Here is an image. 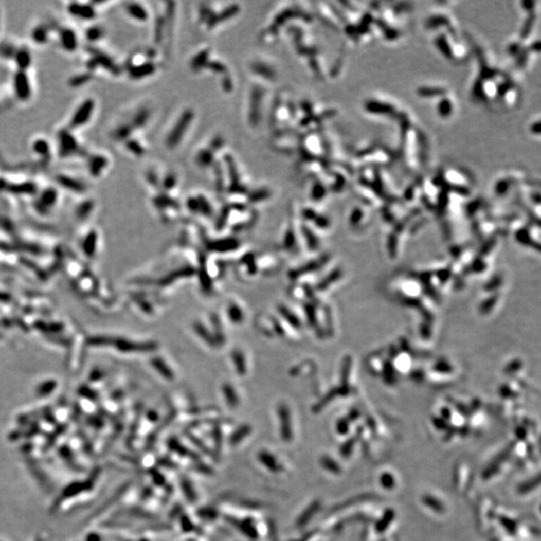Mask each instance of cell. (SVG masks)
<instances>
[{"instance_id": "cell-1", "label": "cell", "mask_w": 541, "mask_h": 541, "mask_svg": "<svg viewBox=\"0 0 541 541\" xmlns=\"http://www.w3.org/2000/svg\"><path fill=\"white\" fill-rule=\"evenodd\" d=\"M241 10L242 7L236 2L221 3V9L217 7V3H202L197 8L195 17L201 28L210 32L237 19Z\"/></svg>"}, {"instance_id": "cell-2", "label": "cell", "mask_w": 541, "mask_h": 541, "mask_svg": "<svg viewBox=\"0 0 541 541\" xmlns=\"http://www.w3.org/2000/svg\"><path fill=\"white\" fill-rule=\"evenodd\" d=\"M195 119L196 113L193 107L187 106L182 109L168 125L163 138L164 146L170 151L182 148L193 130Z\"/></svg>"}, {"instance_id": "cell-3", "label": "cell", "mask_w": 541, "mask_h": 541, "mask_svg": "<svg viewBox=\"0 0 541 541\" xmlns=\"http://www.w3.org/2000/svg\"><path fill=\"white\" fill-rule=\"evenodd\" d=\"M434 44L445 58L452 62L460 63L469 57V49L458 38L457 29H446V31L436 35Z\"/></svg>"}, {"instance_id": "cell-4", "label": "cell", "mask_w": 541, "mask_h": 541, "mask_svg": "<svg viewBox=\"0 0 541 541\" xmlns=\"http://www.w3.org/2000/svg\"><path fill=\"white\" fill-rule=\"evenodd\" d=\"M205 146L199 148L197 153L193 155V161L199 168H210L214 164L218 155L221 156L225 147V139L222 135H213Z\"/></svg>"}, {"instance_id": "cell-5", "label": "cell", "mask_w": 541, "mask_h": 541, "mask_svg": "<svg viewBox=\"0 0 541 541\" xmlns=\"http://www.w3.org/2000/svg\"><path fill=\"white\" fill-rule=\"evenodd\" d=\"M249 70L251 71L253 77L261 78V80L269 82V84L277 81L278 78V69L270 59L264 58H255L251 59Z\"/></svg>"}, {"instance_id": "cell-6", "label": "cell", "mask_w": 541, "mask_h": 541, "mask_svg": "<svg viewBox=\"0 0 541 541\" xmlns=\"http://www.w3.org/2000/svg\"><path fill=\"white\" fill-rule=\"evenodd\" d=\"M364 110L372 116L396 118L400 112L396 104L382 98H370L364 103Z\"/></svg>"}, {"instance_id": "cell-7", "label": "cell", "mask_w": 541, "mask_h": 541, "mask_svg": "<svg viewBox=\"0 0 541 541\" xmlns=\"http://www.w3.org/2000/svg\"><path fill=\"white\" fill-rule=\"evenodd\" d=\"M455 106L454 98L449 92H446L436 104V112L441 118H450L455 113Z\"/></svg>"}, {"instance_id": "cell-8", "label": "cell", "mask_w": 541, "mask_h": 541, "mask_svg": "<svg viewBox=\"0 0 541 541\" xmlns=\"http://www.w3.org/2000/svg\"><path fill=\"white\" fill-rule=\"evenodd\" d=\"M128 15L138 22H147L150 19L149 9L140 3H130L125 8Z\"/></svg>"}, {"instance_id": "cell-9", "label": "cell", "mask_w": 541, "mask_h": 541, "mask_svg": "<svg viewBox=\"0 0 541 541\" xmlns=\"http://www.w3.org/2000/svg\"><path fill=\"white\" fill-rule=\"evenodd\" d=\"M91 104H92L91 102L85 103V105H84V103H83V105H81V106L78 109V114H76L75 116H74V118H73V119H74V120H73L74 123H76V124H82V123H85L86 121H88L87 119H88V117L91 116V114L87 113V112H89Z\"/></svg>"}]
</instances>
